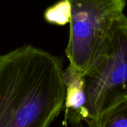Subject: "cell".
Wrapping results in <instances>:
<instances>
[{
	"label": "cell",
	"instance_id": "obj_1",
	"mask_svg": "<svg viewBox=\"0 0 127 127\" xmlns=\"http://www.w3.org/2000/svg\"><path fill=\"white\" fill-rule=\"evenodd\" d=\"M65 97L58 57L31 45L0 55V127H49Z\"/></svg>",
	"mask_w": 127,
	"mask_h": 127
},
{
	"label": "cell",
	"instance_id": "obj_2",
	"mask_svg": "<svg viewBox=\"0 0 127 127\" xmlns=\"http://www.w3.org/2000/svg\"><path fill=\"white\" fill-rule=\"evenodd\" d=\"M70 33L66 55L72 71L85 77L115 23L123 15L126 0H68Z\"/></svg>",
	"mask_w": 127,
	"mask_h": 127
},
{
	"label": "cell",
	"instance_id": "obj_3",
	"mask_svg": "<svg viewBox=\"0 0 127 127\" xmlns=\"http://www.w3.org/2000/svg\"><path fill=\"white\" fill-rule=\"evenodd\" d=\"M87 123L127 99V17L118 19L91 71L84 77Z\"/></svg>",
	"mask_w": 127,
	"mask_h": 127
},
{
	"label": "cell",
	"instance_id": "obj_4",
	"mask_svg": "<svg viewBox=\"0 0 127 127\" xmlns=\"http://www.w3.org/2000/svg\"><path fill=\"white\" fill-rule=\"evenodd\" d=\"M66 97L64 105L67 110L73 111L79 121L88 119L86 110L87 96L85 78L67 68L64 72Z\"/></svg>",
	"mask_w": 127,
	"mask_h": 127
},
{
	"label": "cell",
	"instance_id": "obj_5",
	"mask_svg": "<svg viewBox=\"0 0 127 127\" xmlns=\"http://www.w3.org/2000/svg\"><path fill=\"white\" fill-rule=\"evenodd\" d=\"M88 124L89 127H127V99L113 106Z\"/></svg>",
	"mask_w": 127,
	"mask_h": 127
},
{
	"label": "cell",
	"instance_id": "obj_6",
	"mask_svg": "<svg viewBox=\"0 0 127 127\" xmlns=\"http://www.w3.org/2000/svg\"><path fill=\"white\" fill-rule=\"evenodd\" d=\"M62 1H68V0H62Z\"/></svg>",
	"mask_w": 127,
	"mask_h": 127
}]
</instances>
